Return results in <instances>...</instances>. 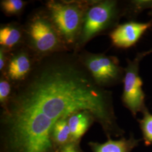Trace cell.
Masks as SVG:
<instances>
[{
  "label": "cell",
  "instance_id": "cell-1",
  "mask_svg": "<svg viewBox=\"0 0 152 152\" xmlns=\"http://www.w3.org/2000/svg\"><path fill=\"white\" fill-rule=\"evenodd\" d=\"M81 111L92 114L108 139L125 134L112 92L95 82L77 53L64 51L39 59L2 108L1 152H55L54 125Z\"/></svg>",
  "mask_w": 152,
  "mask_h": 152
},
{
  "label": "cell",
  "instance_id": "cell-2",
  "mask_svg": "<svg viewBox=\"0 0 152 152\" xmlns=\"http://www.w3.org/2000/svg\"><path fill=\"white\" fill-rule=\"evenodd\" d=\"M24 32L26 46L38 59L69 51L46 11H37L30 16Z\"/></svg>",
  "mask_w": 152,
  "mask_h": 152
},
{
  "label": "cell",
  "instance_id": "cell-3",
  "mask_svg": "<svg viewBox=\"0 0 152 152\" xmlns=\"http://www.w3.org/2000/svg\"><path fill=\"white\" fill-rule=\"evenodd\" d=\"M129 7H121L114 0L92 1L85 13L81 32L74 51L78 52L90 39L107 30L117 26L121 17Z\"/></svg>",
  "mask_w": 152,
  "mask_h": 152
},
{
  "label": "cell",
  "instance_id": "cell-4",
  "mask_svg": "<svg viewBox=\"0 0 152 152\" xmlns=\"http://www.w3.org/2000/svg\"><path fill=\"white\" fill-rule=\"evenodd\" d=\"M91 2L50 1L46 3V12L69 49H75L85 13Z\"/></svg>",
  "mask_w": 152,
  "mask_h": 152
},
{
  "label": "cell",
  "instance_id": "cell-5",
  "mask_svg": "<svg viewBox=\"0 0 152 152\" xmlns=\"http://www.w3.org/2000/svg\"><path fill=\"white\" fill-rule=\"evenodd\" d=\"M152 53V48L138 53L133 60L127 59V64L124 68L122 82L124 89L121 99L124 107L130 111L135 118L137 113H142L147 109L145 103V95L142 90L143 82L139 75V66L142 59Z\"/></svg>",
  "mask_w": 152,
  "mask_h": 152
},
{
  "label": "cell",
  "instance_id": "cell-6",
  "mask_svg": "<svg viewBox=\"0 0 152 152\" xmlns=\"http://www.w3.org/2000/svg\"><path fill=\"white\" fill-rule=\"evenodd\" d=\"M95 82L100 87H110L123 82L125 71L115 56L85 53L79 55Z\"/></svg>",
  "mask_w": 152,
  "mask_h": 152
},
{
  "label": "cell",
  "instance_id": "cell-7",
  "mask_svg": "<svg viewBox=\"0 0 152 152\" xmlns=\"http://www.w3.org/2000/svg\"><path fill=\"white\" fill-rule=\"evenodd\" d=\"M38 59L27 46L19 47L10 52L2 75L15 86L27 78Z\"/></svg>",
  "mask_w": 152,
  "mask_h": 152
},
{
  "label": "cell",
  "instance_id": "cell-8",
  "mask_svg": "<svg viewBox=\"0 0 152 152\" xmlns=\"http://www.w3.org/2000/svg\"><path fill=\"white\" fill-rule=\"evenodd\" d=\"M152 27L151 21L146 23L126 22L114 28L109 36L114 46L121 49H129L135 46Z\"/></svg>",
  "mask_w": 152,
  "mask_h": 152
},
{
  "label": "cell",
  "instance_id": "cell-9",
  "mask_svg": "<svg viewBox=\"0 0 152 152\" xmlns=\"http://www.w3.org/2000/svg\"><path fill=\"white\" fill-rule=\"evenodd\" d=\"M142 139H137L131 134L129 138L122 137L119 140L111 138L103 143L90 141L88 143L92 152H131L138 147Z\"/></svg>",
  "mask_w": 152,
  "mask_h": 152
},
{
  "label": "cell",
  "instance_id": "cell-10",
  "mask_svg": "<svg viewBox=\"0 0 152 152\" xmlns=\"http://www.w3.org/2000/svg\"><path fill=\"white\" fill-rule=\"evenodd\" d=\"M24 39V28L15 23H10L1 26L0 29V44L10 53L19 48Z\"/></svg>",
  "mask_w": 152,
  "mask_h": 152
},
{
  "label": "cell",
  "instance_id": "cell-11",
  "mask_svg": "<svg viewBox=\"0 0 152 152\" xmlns=\"http://www.w3.org/2000/svg\"><path fill=\"white\" fill-rule=\"evenodd\" d=\"M94 122L92 114L87 111H81L71 115L68 118V125L72 141H80Z\"/></svg>",
  "mask_w": 152,
  "mask_h": 152
},
{
  "label": "cell",
  "instance_id": "cell-12",
  "mask_svg": "<svg viewBox=\"0 0 152 152\" xmlns=\"http://www.w3.org/2000/svg\"><path fill=\"white\" fill-rule=\"evenodd\" d=\"M68 118L59 120L53 129L51 138L56 149L73 141L68 125Z\"/></svg>",
  "mask_w": 152,
  "mask_h": 152
},
{
  "label": "cell",
  "instance_id": "cell-13",
  "mask_svg": "<svg viewBox=\"0 0 152 152\" xmlns=\"http://www.w3.org/2000/svg\"><path fill=\"white\" fill-rule=\"evenodd\" d=\"M143 116L141 119H137L139 127L141 130L142 140L146 147L152 145V114L148 109L142 113Z\"/></svg>",
  "mask_w": 152,
  "mask_h": 152
},
{
  "label": "cell",
  "instance_id": "cell-14",
  "mask_svg": "<svg viewBox=\"0 0 152 152\" xmlns=\"http://www.w3.org/2000/svg\"><path fill=\"white\" fill-rule=\"evenodd\" d=\"M26 4L22 0H3L1 1V7L6 15H14L20 14Z\"/></svg>",
  "mask_w": 152,
  "mask_h": 152
},
{
  "label": "cell",
  "instance_id": "cell-15",
  "mask_svg": "<svg viewBox=\"0 0 152 152\" xmlns=\"http://www.w3.org/2000/svg\"><path fill=\"white\" fill-rule=\"evenodd\" d=\"M12 83L3 75L0 79V104L2 108L8 103L12 92Z\"/></svg>",
  "mask_w": 152,
  "mask_h": 152
},
{
  "label": "cell",
  "instance_id": "cell-16",
  "mask_svg": "<svg viewBox=\"0 0 152 152\" xmlns=\"http://www.w3.org/2000/svg\"><path fill=\"white\" fill-rule=\"evenodd\" d=\"M80 141H72L58 148L55 152H84L80 147Z\"/></svg>",
  "mask_w": 152,
  "mask_h": 152
},
{
  "label": "cell",
  "instance_id": "cell-17",
  "mask_svg": "<svg viewBox=\"0 0 152 152\" xmlns=\"http://www.w3.org/2000/svg\"><path fill=\"white\" fill-rule=\"evenodd\" d=\"M7 53H9L5 49L2 48H0V71L2 72V73L5 69L8 60V55H7Z\"/></svg>",
  "mask_w": 152,
  "mask_h": 152
},
{
  "label": "cell",
  "instance_id": "cell-18",
  "mask_svg": "<svg viewBox=\"0 0 152 152\" xmlns=\"http://www.w3.org/2000/svg\"><path fill=\"white\" fill-rule=\"evenodd\" d=\"M150 16H151V18H152V20H151V22H152V8L151 9V10L149 11V14H148Z\"/></svg>",
  "mask_w": 152,
  "mask_h": 152
}]
</instances>
